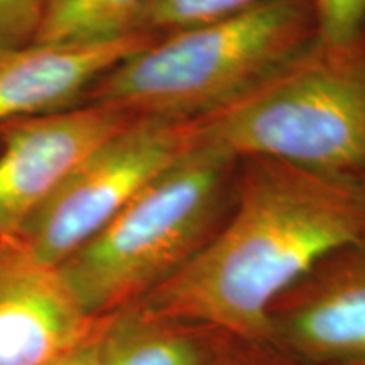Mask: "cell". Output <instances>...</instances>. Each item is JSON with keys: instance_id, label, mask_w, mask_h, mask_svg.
Listing matches in <instances>:
<instances>
[{"instance_id": "cell-15", "label": "cell", "mask_w": 365, "mask_h": 365, "mask_svg": "<svg viewBox=\"0 0 365 365\" xmlns=\"http://www.w3.org/2000/svg\"><path fill=\"white\" fill-rule=\"evenodd\" d=\"M100 330H102V318H98L97 327L83 341L73 346L61 357L53 360L48 365H98L100 364Z\"/></svg>"}, {"instance_id": "cell-16", "label": "cell", "mask_w": 365, "mask_h": 365, "mask_svg": "<svg viewBox=\"0 0 365 365\" xmlns=\"http://www.w3.org/2000/svg\"><path fill=\"white\" fill-rule=\"evenodd\" d=\"M344 365H365V359H362V360H355V362H350V364H344Z\"/></svg>"}, {"instance_id": "cell-10", "label": "cell", "mask_w": 365, "mask_h": 365, "mask_svg": "<svg viewBox=\"0 0 365 365\" xmlns=\"http://www.w3.org/2000/svg\"><path fill=\"white\" fill-rule=\"evenodd\" d=\"M180 323L154 317L139 304L102 318L98 365H205Z\"/></svg>"}, {"instance_id": "cell-12", "label": "cell", "mask_w": 365, "mask_h": 365, "mask_svg": "<svg viewBox=\"0 0 365 365\" xmlns=\"http://www.w3.org/2000/svg\"><path fill=\"white\" fill-rule=\"evenodd\" d=\"M262 2L266 0H153L140 21L139 33L163 38L227 19Z\"/></svg>"}, {"instance_id": "cell-11", "label": "cell", "mask_w": 365, "mask_h": 365, "mask_svg": "<svg viewBox=\"0 0 365 365\" xmlns=\"http://www.w3.org/2000/svg\"><path fill=\"white\" fill-rule=\"evenodd\" d=\"M153 0H48L33 43H107L139 33Z\"/></svg>"}, {"instance_id": "cell-13", "label": "cell", "mask_w": 365, "mask_h": 365, "mask_svg": "<svg viewBox=\"0 0 365 365\" xmlns=\"http://www.w3.org/2000/svg\"><path fill=\"white\" fill-rule=\"evenodd\" d=\"M317 41L328 48L362 43L365 0H313Z\"/></svg>"}, {"instance_id": "cell-2", "label": "cell", "mask_w": 365, "mask_h": 365, "mask_svg": "<svg viewBox=\"0 0 365 365\" xmlns=\"http://www.w3.org/2000/svg\"><path fill=\"white\" fill-rule=\"evenodd\" d=\"M317 41L313 0L249 11L154 39L102 76L85 103L134 117L193 122L257 88Z\"/></svg>"}, {"instance_id": "cell-3", "label": "cell", "mask_w": 365, "mask_h": 365, "mask_svg": "<svg viewBox=\"0 0 365 365\" xmlns=\"http://www.w3.org/2000/svg\"><path fill=\"white\" fill-rule=\"evenodd\" d=\"M239 161L195 144L59 266L91 318L140 301L208 244L234 208Z\"/></svg>"}, {"instance_id": "cell-4", "label": "cell", "mask_w": 365, "mask_h": 365, "mask_svg": "<svg viewBox=\"0 0 365 365\" xmlns=\"http://www.w3.org/2000/svg\"><path fill=\"white\" fill-rule=\"evenodd\" d=\"M195 144L365 182V46L318 41L257 88L193 120Z\"/></svg>"}, {"instance_id": "cell-5", "label": "cell", "mask_w": 365, "mask_h": 365, "mask_svg": "<svg viewBox=\"0 0 365 365\" xmlns=\"http://www.w3.org/2000/svg\"><path fill=\"white\" fill-rule=\"evenodd\" d=\"M193 145L191 122L137 117L85 158L17 239L59 267Z\"/></svg>"}, {"instance_id": "cell-6", "label": "cell", "mask_w": 365, "mask_h": 365, "mask_svg": "<svg viewBox=\"0 0 365 365\" xmlns=\"http://www.w3.org/2000/svg\"><path fill=\"white\" fill-rule=\"evenodd\" d=\"M137 117L103 103L26 118L2 129L0 237H17L85 158Z\"/></svg>"}, {"instance_id": "cell-7", "label": "cell", "mask_w": 365, "mask_h": 365, "mask_svg": "<svg viewBox=\"0 0 365 365\" xmlns=\"http://www.w3.org/2000/svg\"><path fill=\"white\" fill-rule=\"evenodd\" d=\"M85 312L59 267L17 237H0V365H48L83 341Z\"/></svg>"}, {"instance_id": "cell-1", "label": "cell", "mask_w": 365, "mask_h": 365, "mask_svg": "<svg viewBox=\"0 0 365 365\" xmlns=\"http://www.w3.org/2000/svg\"><path fill=\"white\" fill-rule=\"evenodd\" d=\"M365 242V182L240 158L230 215L188 264L137 301L175 323L262 339L274 307L331 254Z\"/></svg>"}, {"instance_id": "cell-9", "label": "cell", "mask_w": 365, "mask_h": 365, "mask_svg": "<svg viewBox=\"0 0 365 365\" xmlns=\"http://www.w3.org/2000/svg\"><path fill=\"white\" fill-rule=\"evenodd\" d=\"M277 308L298 352L341 365L365 359V242L319 262Z\"/></svg>"}, {"instance_id": "cell-17", "label": "cell", "mask_w": 365, "mask_h": 365, "mask_svg": "<svg viewBox=\"0 0 365 365\" xmlns=\"http://www.w3.org/2000/svg\"><path fill=\"white\" fill-rule=\"evenodd\" d=\"M2 129L4 127H0V143H2Z\"/></svg>"}, {"instance_id": "cell-14", "label": "cell", "mask_w": 365, "mask_h": 365, "mask_svg": "<svg viewBox=\"0 0 365 365\" xmlns=\"http://www.w3.org/2000/svg\"><path fill=\"white\" fill-rule=\"evenodd\" d=\"M48 0H0V49L31 44Z\"/></svg>"}, {"instance_id": "cell-8", "label": "cell", "mask_w": 365, "mask_h": 365, "mask_svg": "<svg viewBox=\"0 0 365 365\" xmlns=\"http://www.w3.org/2000/svg\"><path fill=\"white\" fill-rule=\"evenodd\" d=\"M154 36L91 44L31 43L0 49V127L85 103L91 86Z\"/></svg>"}]
</instances>
